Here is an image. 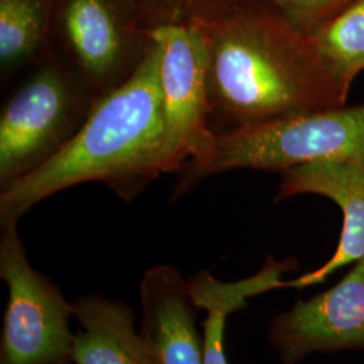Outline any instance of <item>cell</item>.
I'll use <instances>...</instances> for the list:
<instances>
[{
  "mask_svg": "<svg viewBox=\"0 0 364 364\" xmlns=\"http://www.w3.org/2000/svg\"><path fill=\"white\" fill-rule=\"evenodd\" d=\"M0 228V278L9 289L0 364H73L72 301L31 266L16 224Z\"/></svg>",
  "mask_w": 364,
  "mask_h": 364,
  "instance_id": "obj_5",
  "label": "cell"
},
{
  "mask_svg": "<svg viewBox=\"0 0 364 364\" xmlns=\"http://www.w3.org/2000/svg\"><path fill=\"white\" fill-rule=\"evenodd\" d=\"M314 162H347L364 169V105L314 109L218 135L203 165L180 171L171 201L215 174L282 173Z\"/></svg>",
  "mask_w": 364,
  "mask_h": 364,
  "instance_id": "obj_3",
  "label": "cell"
},
{
  "mask_svg": "<svg viewBox=\"0 0 364 364\" xmlns=\"http://www.w3.org/2000/svg\"><path fill=\"white\" fill-rule=\"evenodd\" d=\"M141 333L159 364H205L203 336L196 328V305L188 279L169 264L144 272L141 287Z\"/></svg>",
  "mask_w": 364,
  "mask_h": 364,
  "instance_id": "obj_10",
  "label": "cell"
},
{
  "mask_svg": "<svg viewBox=\"0 0 364 364\" xmlns=\"http://www.w3.org/2000/svg\"><path fill=\"white\" fill-rule=\"evenodd\" d=\"M301 195L332 200L343 213L338 248L321 267L290 281V289L324 282L338 269L364 258V169L347 162H314L282 171L275 201Z\"/></svg>",
  "mask_w": 364,
  "mask_h": 364,
  "instance_id": "obj_9",
  "label": "cell"
},
{
  "mask_svg": "<svg viewBox=\"0 0 364 364\" xmlns=\"http://www.w3.org/2000/svg\"><path fill=\"white\" fill-rule=\"evenodd\" d=\"M52 0H0L1 80L26 72L54 50L49 43Z\"/></svg>",
  "mask_w": 364,
  "mask_h": 364,
  "instance_id": "obj_13",
  "label": "cell"
},
{
  "mask_svg": "<svg viewBox=\"0 0 364 364\" xmlns=\"http://www.w3.org/2000/svg\"><path fill=\"white\" fill-rule=\"evenodd\" d=\"M57 53L95 97L123 85L142 65L151 30L136 26L117 0H64Z\"/></svg>",
  "mask_w": 364,
  "mask_h": 364,
  "instance_id": "obj_7",
  "label": "cell"
},
{
  "mask_svg": "<svg viewBox=\"0 0 364 364\" xmlns=\"http://www.w3.org/2000/svg\"><path fill=\"white\" fill-rule=\"evenodd\" d=\"M96 100L55 52L26 70L0 109V189L65 149Z\"/></svg>",
  "mask_w": 364,
  "mask_h": 364,
  "instance_id": "obj_4",
  "label": "cell"
},
{
  "mask_svg": "<svg viewBox=\"0 0 364 364\" xmlns=\"http://www.w3.org/2000/svg\"><path fill=\"white\" fill-rule=\"evenodd\" d=\"M72 308L80 326L73 336V364H159L141 331H135L127 304L88 294L73 299Z\"/></svg>",
  "mask_w": 364,
  "mask_h": 364,
  "instance_id": "obj_11",
  "label": "cell"
},
{
  "mask_svg": "<svg viewBox=\"0 0 364 364\" xmlns=\"http://www.w3.org/2000/svg\"><path fill=\"white\" fill-rule=\"evenodd\" d=\"M299 31L311 36L328 21L326 15L346 0H267Z\"/></svg>",
  "mask_w": 364,
  "mask_h": 364,
  "instance_id": "obj_15",
  "label": "cell"
},
{
  "mask_svg": "<svg viewBox=\"0 0 364 364\" xmlns=\"http://www.w3.org/2000/svg\"><path fill=\"white\" fill-rule=\"evenodd\" d=\"M311 38L340 91L348 97L353 80L364 70V0H356L326 21Z\"/></svg>",
  "mask_w": 364,
  "mask_h": 364,
  "instance_id": "obj_14",
  "label": "cell"
},
{
  "mask_svg": "<svg viewBox=\"0 0 364 364\" xmlns=\"http://www.w3.org/2000/svg\"><path fill=\"white\" fill-rule=\"evenodd\" d=\"M197 26L207 42L209 126L216 135L346 105L311 36L287 18L236 14Z\"/></svg>",
  "mask_w": 364,
  "mask_h": 364,
  "instance_id": "obj_1",
  "label": "cell"
},
{
  "mask_svg": "<svg viewBox=\"0 0 364 364\" xmlns=\"http://www.w3.org/2000/svg\"><path fill=\"white\" fill-rule=\"evenodd\" d=\"M297 262L293 258L275 260L272 255L258 273L236 281L221 282L209 270H201L188 279L198 309L207 311L203 324V346L205 364H228L224 350L225 323L230 314L247 306V299L262 293L290 287L282 281L284 274L293 272Z\"/></svg>",
  "mask_w": 364,
  "mask_h": 364,
  "instance_id": "obj_12",
  "label": "cell"
},
{
  "mask_svg": "<svg viewBox=\"0 0 364 364\" xmlns=\"http://www.w3.org/2000/svg\"><path fill=\"white\" fill-rule=\"evenodd\" d=\"M159 53L166 173L195 169L208 158L216 134L209 126L208 53L201 27L173 23L151 30Z\"/></svg>",
  "mask_w": 364,
  "mask_h": 364,
  "instance_id": "obj_6",
  "label": "cell"
},
{
  "mask_svg": "<svg viewBox=\"0 0 364 364\" xmlns=\"http://www.w3.org/2000/svg\"><path fill=\"white\" fill-rule=\"evenodd\" d=\"M269 341L285 364L314 353L364 350V258L338 285L277 314Z\"/></svg>",
  "mask_w": 364,
  "mask_h": 364,
  "instance_id": "obj_8",
  "label": "cell"
},
{
  "mask_svg": "<svg viewBox=\"0 0 364 364\" xmlns=\"http://www.w3.org/2000/svg\"><path fill=\"white\" fill-rule=\"evenodd\" d=\"M159 64V46L153 38L142 65L123 85L96 100L65 149L0 189V225L18 224L45 198L87 182L105 183L131 203L166 173Z\"/></svg>",
  "mask_w": 364,
  "mask_h": 364,
  "instance_id": "obj_2",
  "label": "cell"
}]
</instances>
